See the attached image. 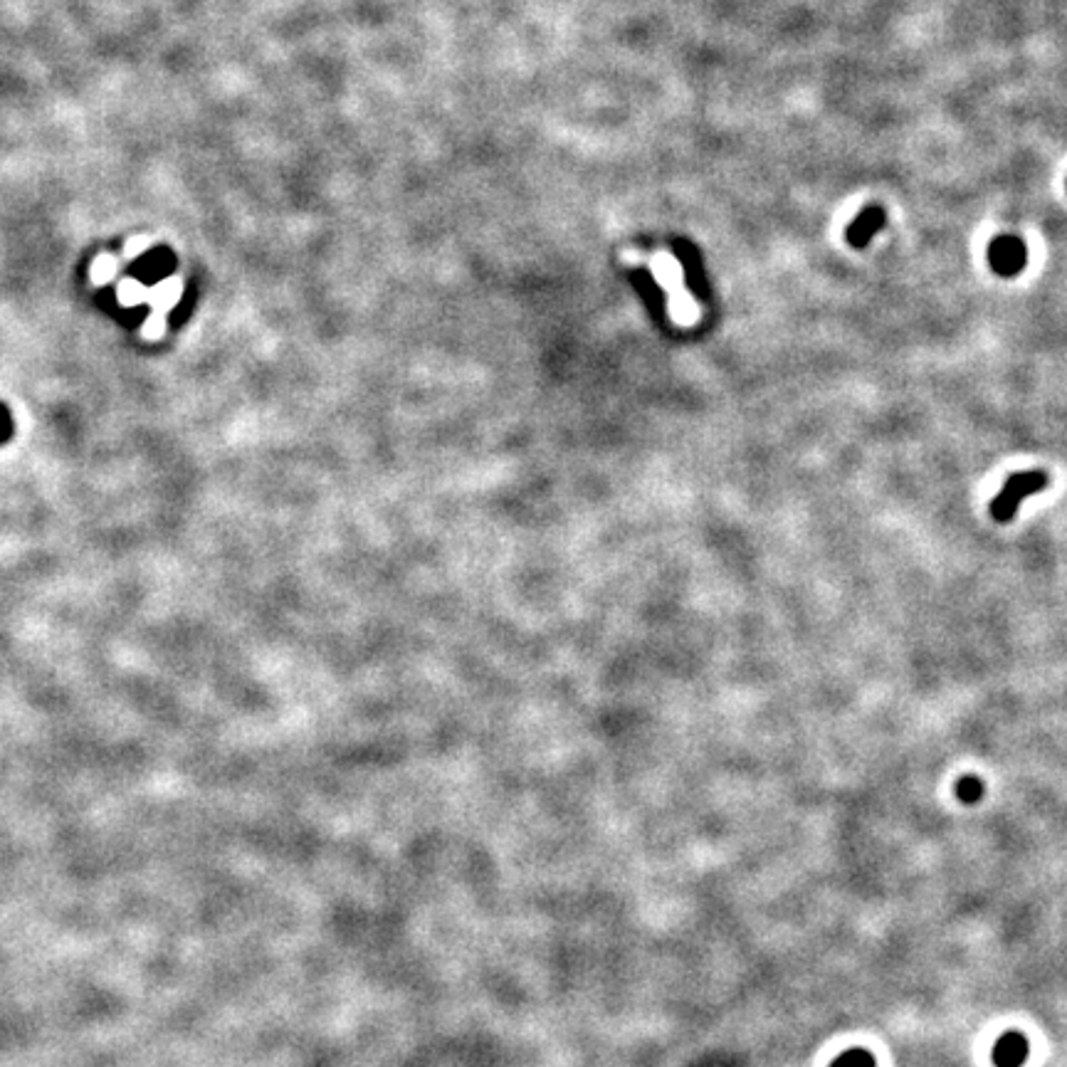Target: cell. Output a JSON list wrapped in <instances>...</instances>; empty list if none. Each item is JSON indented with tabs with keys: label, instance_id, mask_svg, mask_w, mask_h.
<instances>
[{
	"label": "cell",
	"instance_id": "obj_10",
	"mask_svg": "<svg viewBox=\"0 0 1067 1067\" xmlns=\"http://www.w3.org/2000/svg\"><path fill=\"white\" fill-rule=\"evenodd\" d=\"M117 269H119L117 259L111 258V255H101V258L92 265V280L97 284L109 282L111 277L117 275Z\"/></svg>",
	"mask_w": 1067,
	"mask_h": 1067
},
{
	"label": "cell",
	"instance_id": "obj_1",
	"mask_svg": "<svg viewBox=\"0 0 1067 1067\" xmlns=\"http://www.w3.org/2000/svg\"><path fill=\"white\" fill-rule=\"evenodd\" d=\"M1048 475L1042 470H1030V472H1016L1006 480V484L1000 487L998 497L991 502V514L996 522L1006 524L1016 517V509L1020 502L1030 497V494L1041 492L1042 487H1048Z\"/></svg>",
	"mask_w": 1067,
	"mask_h": 1067
},
{
	"label": "cell",
	"instance_id": "obj_3",
	"mask_svg": "<svg viewBox=\"0 0 1067 1067\" xmlns=\"http://www.w3.org/2000/svg\"><path fill=\"white\" fill-rule=\"evenodd\" d=\"M884 223H887L884 210L880 208V206H870V208L860 210V216L848 226V230H845V240H848L850 248L862 250V248H867L870 240L882 230Z\"/></svg>",
	"mask_w": 1067,
	"mask_h": 1067
},
{
	"label": "cell",
	"instance_id": "obj_9",
	"mask_svg": "<svg viewBox=\"0 0 1067 1067\" xmlns=\"http://www.w3.org/2000/svg\"><path fill=\"white\" fill-rule=\"evenodd\" d=\"M956 796H959V800H964V803H976V800H981V796H984V784L976 778V776H964L959 784H956Z\"/></svg>",
	"mask_w": 1067,
	"mask_h": 1067
},
{
	"label": "cell",
	"instance_id": "obj_7",
	"mask_svg": "<svg viewBox=\"0 0 1067 1067\" xmlns=\"http://www.w3.org/2000/svg\"><path fill=\"white\" fill-rule=\"evenodd\" d=\"M146 297H149V290L139 280H124V282L119 284L117 300L124 307H136L139 301H146Z\"/></svg>",
	"mask_w": 1067,
	"mask_h": 1067
},
{
	"label": "cell",
	"instance_id": "obj_2",
	"mask_svg": "<svg viewBox=\"0 0 1067 1067\" xmlns=\"http://www.w3.org/2000/svg\"><path fill=\"white\" fill-rule=\"evenodd\" d=\"M988 262H991L993 272H998L1000 277L1018 275L1028 262L1026 245L1016 235H998L988 245Z\"/></svg>",
	"mask_w": 1067,
	"mask_h": 1067
},
{
	"label": "cell",
	"instance_id": "obj_12",
	"mask_svg": "<svg viewBox=\"0 0 1067 1067\" xmlns=\"http://www.w3.org/2000/svg\"><path fill=\"white\" fill-rule=\"evenodd\" d=\"M149 245H151V240L149 238H143V235L142 238H132V240L126 242V250H124L126 259H132L133 262V259L139 258V255H143V252L149 250Z\"/></svg>",
	"mask_w": 1067,
	"mask_h": 1067
},
{
	"label": "cell",
	"instance_id": "obj_5",
	"mask_svg": "<svg viewBox=\"0 0 1067 1067\" xmlns=\"http://www.w3.org/2000/svg\"><path fill=\"white\" fill-rule=\"evenodd\" d=\"M677 258H680V265H682L684 282L690 287V292H692L694 297L704 300L709 294V287L707 282H704V269H702L700 252L694 250L692 245L680 242V245H677Z\"/></svg>",
	"mask_w": 1067,
	"mask_h": 1067
},
{
	"label": "cell",
	"instance_id": "obj_8",
	"mask_svg": "<svg viewBox=\"0 0 1067 1067\" xmlns=\"http://www.w3.org/2000/svg\"><path fill=\"white\" fill-rule=\"evenodd\" d=\"M830 1067H877V1060L872 1052L855 1048V1051L842 1052L840 1058H835Z\"/></svg>",
	"mask_w": 1067,
	"mask_h": 1067
},
{
	"label": "cell",
	"instance_id": "obj_6",
	"mask_svg": "<svg viewBox=\"0 0 1067 1067\" xmlns=\"http://www.w3.org/2000/svg\"><path fill=\"white\" fill-rule=\"evenodd\" d=\"M181 294H184V282L178 277H166V280H161L159 284L151 287L146 300L153 304V314H164L166 317L168 309H174L181 301Z\"/></svg>",
	"mask_w": 1067,
	"mask_h": 1067
},
{
	"label": "cell",
	"instance_id": "obj_11",
	"mask_svg": "<svg viewBox=\"0 0 1067 1067\" xmlns=\"http://www.w3.org/2000/svg\"><path fill=\"white\" fill-rule=\"evenodd\" d=\"M142 332L146 339H159L161 333L166 332V317H164V314H153V312H151V317L143 322Z\"/></svg>",
	"mask_w": 1067,
	"mask_h": 1067
},
{
	"label": "cell",
	"instance_id": "obj_13",
	"mask_svg": "<svg viewBox=\"0 0 1067 1067\" xmlns=\"http://www.w3.org/2000/svg\"><path fill=\"white\" fill-rule=\"evenodd\" d=\"M10 438H13V417L10 410L0 403V445H5Z\"/></svg>",
	"mask_w": 1067,
	"mask_h": 1067
},
{
	"label": "cell",
	"instance_id": "obj_4",
	"mask_svg": "<svg viewBox=\"0 0 1067 1067\" xmlns=\"http://www.w3.org/2000/svg\"><path fill=\"white\" fill-rule=\"evenodd\" d=\"M1028 1055H1030V1042L1018 1030L1003 1033L993 1045V1065L996 1067H1023Z\"/></svg>",
	"mask_w": 1067,
	"mask_h": 1067
}]
</instances>
